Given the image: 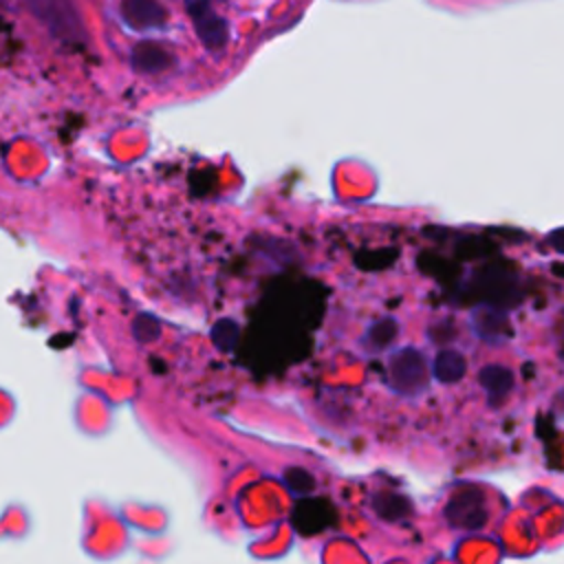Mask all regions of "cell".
Here are the masks:
<instances>
[{
	"instance_id": "cell-1",
	"label": "cell",
	"mask_w": 564,
	"mask_h": 564,
	"mask_svg": "<svg viewBox=\"0 0 564 564\" xmlns=\"http://www.w3.org/2000/svg\"><path fill=\"white\" fill-rule=\"evenodd\" d=\"M388 370H390L392 386L403 394H416L419 390H423L427 386L425 357L414 348L397 350L390 357Z\"/></svg>"
},
{
	"instance_id": "cell-2",
	"label": "cell",
	"mask_w": 564,
	"mask_h": 564,
	"mask_svg": "<svg viewBox=\"0 0 564 564\" xmlns=\"http://www.w3.org/2000/svg\"><path fill=\"white\" fill-rule=\"evenodd\" d=\"M187 11L194 18L196 33H198L200 42L209 51L223 48L227 44V22L220 15H216L209 4H203V2L200 4H187Z\"/></svg>"
},
{
	"instance_id": "cell-3",
	"label": "cell",
	"mask_w": 564,
	"mask_h": 564,
	"mask_svg": "<svg viewBox=\"0 0 564 564\" xmlns=\"http://www.w3.org/2000/svg\"><path fill=\"white\" fill-rule=\"evenodd\" d=\"M454 509H458V513H456V516H449V518H452L454 522H458V524H465V527H480V524L485 522V518H487L485 507H482V498H480L478 491L458 494V496L449 502L447 511H454Z\"/></svg>"
},
{
	"instance_id": "cell-4",
	"label": "cell",
	"mask_w": 564,
	"mask_h": 564,
	"mask_svg": "<svg viewBox=\"0 0 564 564\" xmlns=\"http://www.w3.org/2000/svg\"><path fill=\"white\" fill-rule=\"evenodd\" d=\"M126 20L130 26H134L137 31H145V29H156L165 22V13L163 7H159L156 2H126L123 7Z\"/></svg>"
},
{
	"instance_id": "cell-5",
	"label": "cell",
	"mask_w": 564,
	"mask_h": 564,
	"mask_svg": "<svg viewBox=\"0 0 564 564\" xmlns=\"http://www.w3.org/2000/svg\"><path fill=\"white\" fill-rule=\"evenodd\" d=\"M170 64H172L170 53L156 44H141L134 51V66L143 73H161Z\"/></svg>"
},
{
	"instance_id": "cell-6",
	"label": "cell",
	"mask_w": 564,
	"mask_h": 564,
	"mask_svg": "<svg viewBox=\"0 0 564 564\" xmlns=\"http://www.w3.org/2000/svg\"><path fill=\"white\" fill-rule=\"evenodd\" d=\"M465 372V359L460 352L456 350H443L438 352L436 361H434V375L445 381V383H452L456 381L458 377H463Z\"/></svg>"
},
{
	"instance_id": "cell-7",
	"label": "cell",
	"mask_w": 564,
	"mask_h": 564,
	"mask_svg": "<svg viewBox=\"0 0 564 564\" xmlns=\"http://www.w3.org/2000/svg\"><path fill=\"white\" fill-rule=\"evenodd\" d=\"M480 383L482 388L494 394V397H505L509 390H511V383H513V375L502 368V366H487L482 368L480 372Z\"/></svg>"
},
{
	"instance_id": "cell-8",
	"label": "cell",
	"mask_w": 564,
	"mask_h": 564,
	"mask_svg": "<svg viewBox=\"0 0 564 564\" xmlns=\"http://www.w3.org/2000/svg\"><path fill=\"white\" fill-rule=\"evenodd\" d=\"M13 55H15V44H13L11 26L4 18H0V70L11 68Z\"/></svg>"
},
{
	"instance_id": "cell-9",
	"label": "cell",
	"mask_w": 564,
	"mask_h": 564,
	"mask_svg": "<svg viewBox=\"0 0 564 564\" xmlns=\"http://www.w3.org/2000/svg\"><path fill=\"white\" fill-rule=\"evenodd\" d=\"M370 333H375V335H368L370 337V346L372 348H386L394 339V335H397V324H394V319H383V322L372 324Z\"/></svg>"
}]
</instances>
